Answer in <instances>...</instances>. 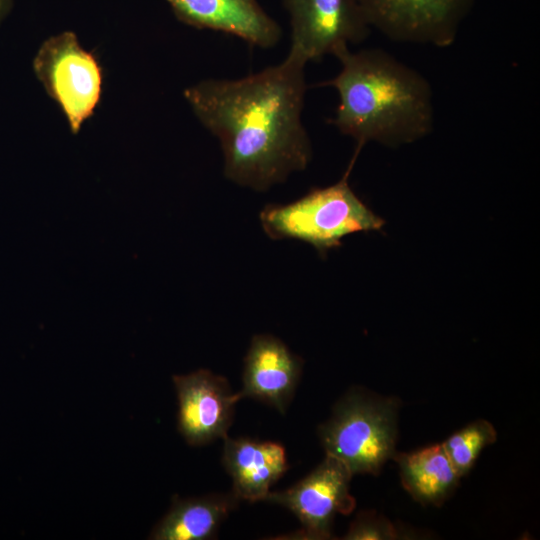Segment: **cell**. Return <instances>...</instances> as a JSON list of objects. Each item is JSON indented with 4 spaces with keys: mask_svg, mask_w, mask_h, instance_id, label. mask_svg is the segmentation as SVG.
<instances>
[{
    "mask_svg": "<svg viewBox=\"0 0 540 540\" xmlns=\"http://www.w3.org/2000/svg\"><path fill=\"white\" fill-rule=\"evenodd\" d=\"M399 533L388 520L373 513L363 512L351 523L343 539L346 540H382L396 539Z\"/></svg>",
    "mask_w": 540,
    "mask_h": 540,
    "instance_id": "obj_16",
    "label": "cell"
},
{
    "mask_svg": "<svg viewBox=\"0 0 540 540\" xmlns=\"http://www.w3.org/2000/svg\"><path fill=\"white\" fill-rule=\"evenodd\" d=\"M13 4L14 0H0V25L10 14Z\"/></svg>",
    "mask_w": 540,
    "mask_h": 540,
    "instance_id": "obj_17",
    "label": "cell"
},
{
    "mask_svg": "<svg viewBox=\"0 0 540 540\" xmlns=\"http://www.w3.org/2000/svg\"><path fill=\"white\" fill-rule=\"evenodd\" d=\"M494 427L486 420H477L450 436L443 444L456 471L462 477L473 466L484 447L496 441Z\"/></svg>",
    "mask_w": 540,
    "mask_h": 540,
    "instance_id": "obj_15",
    "label": "cell"
},
{
    "mask_svg": "<svg viewBox=\"0 0 540 540\" xmlns=\"http://www.w3.org/2000/svg\"><path fill=\"white\" fill-rule=\"evenodd\" d=\"M291 27L289 52L307 63L363 42L370 34L355 0H281Z\"/></svg>",
    "mask_w": 540,
    "mask_h": 540,
    "instance_id": "obj_8",
    "label": "cell"
},
{
    "mask_svg": "<svg viewBox=\"0 0 540 540\" xmlns=\"http://www.w3.org/2000/svg\"><path fill=\"white\" fill-rule=\"evenodd\" d=\"M396 461L405 489L424 504H440L460 478L442 443L398 454Z\"/></svg>",
    "mask_w": 540,
    "mask_h": 540,
    "instance_id": "obj_14",
    "label": "cell"
},
{
    "mask_svg": "<svg viewBox=\"0 0 540 540\" xmlns=\"http://www.w3.org/2000/svg\"><path fill=\"white\" fill-rule=\"evenodd\" d=\"M350 470L337 458L327 455L306 477L292 487L269 492L266 502L283 506L299 520L301 528L286 539L323 540L332 536L338 513L349 514L355 499L349 492Z\"/></svg>",
    "mask_w": 540,
    "mask_h": 540,
    "instance_id": "obj_7",
    "label": "cell"
},
{
    "mask_svg": "<svg viewBox=\"0 0 540 540\" xmlns=\"http://www.w3.org/2000/svg\"><path fill=\"white\" fill-rule=\"evenodd\" d=\"M222 464L239 500L264 501L271 486L288 470L284 446L277 442L225 437Z\"/></svg>",
    "mask_w": 540,
    "mask_h": 540,
    "instance_id": "obj_12",
    "label": "cell"
},
{
    "mask_svg": "<svg viewBox=\"0 0 540 540\" xmlns=\"http://www.w3.org/2000/svg\"><path fill=\"white\" fill-rule=\"evenodd\" d=\"M367 23L390 40L445 48L475 0H355Z\"/></svg>",
    "mask_w": 540,
    "mask_h": 540,
    "instance_id": "obj_6",
    "label": "cell"
},
{
    "mask_svg": "<svg viewBox=\"0 0 540 540\" xmlns=\"http://www.w3.org/2000/svg\"><path fill=\"white\" fill-rule=\"evenodd\" d=\"M176 18L193 28L223 32L268 49L282 29L258 0H166Z\"/></svg>",
    "mask_w": 540,
    "mask_h": 540,
    "instance_id": "obj_10",
    "label": "cell"
},
{
    "mask_svg": "<svg viewBox=\"0 0 540 540\" xmlns=\"http://www.w3.org/2000/svg\"><path fill=\"white\" fill-rule=\"evenodd\" d=\"M32 69L49 97L77 134L97 109L103 87L102 67L73 31L48 37L38 48Z\"/></svg>",
    "mask_w": 540,
    "mask_h": 540,
    "instance_id": "obj_5",
    "label": "cell"
},
{
    "mask_svg": "<svg viewBox=\"0 0 540 540\" xmlns=\"http://www.w3.org/2000/svg\"><path fill=\"white\" fill-rule=\"evenodd\" d=\"M397 405L361 390L340 399L318 434L327 455L354 474H376L395 456Z\"/></svg>",
    "mask_w": 540,
    "mask_h": 540,
    "instance_id": "obj_4",
    "label": "cell"
},
{
    "mask_svg": "<svg viewBox=\"0 0 540 540\" xmlns=\"http://www.w3.org/2000/svg\"><path fill=\"white\" fill-rule=\"evenodd\" d=\"M233 494L215 493L198 497H172L167 513L153 527L151 540H208L238 505Z\"/></svg>",
    "mask_w": 540,
    "mask_h": 540,
    "instance_id": "obj_13",
    "label": "cell"
},
{
    "mask_svg": "<svg viewBox=\"0 0 540 540\" xmlns=\"http://www.w3.org/2000/svg\"><path fill=\"white\" fill-rule=\"evenodd\" d=\"M178 413L177 428L190 446L227 437L241 396L227 379L206 369L172 377Z\"/></svg>",
    "mask_w": 540,
    "mask_h": 540,
    "instance_id": "obj_9",
    "label": "cell"
},
{
    "mask_svg": "<svg viewBox=\"0 0 540 540\" xmlns=\"http://www.w3.org/2000/svg\"><path fill=\"white\" fill-rule=\"evenodd\" d=\"M301 371L302 360L279 338L255 335L244 359L241 399L261 401L284 414L294 397Z\"/></svg>",
    "mask_w": 540,
    "mask_h": 540,
    "instance_id": "obj_11",
    "label": "cell"
},
{
    "mask_svg": "<svg viewBox=\"0 0 540 540\" xmlns=\"http://www.w3.org/2000/svg\"><path fill=\"white\" fill-rule=\"evenodd\" d=\"M307 62L289 52L277 65L239 79H204L183 96L214 135L230 181L266 191L304 170L312 157L302 122Z\"/></svg>",
    "mask_w": 540,
    "mask_h": 540,
    "instance_id": "obj_1",
    "label": "cell"
},
{
    "mask_svg": "<svg viewBox=\"0 0 540 540\" xmlns=\"http://www.w3.org/2000/svg\"><path fill=\"white\" fill-rule=\"evenodd\" d=\"M334 56L341 69L324 83L339 98L330 123L357 142L356 152L371 141L394 147L432 132L433 91L420 72L376 48L346 47Z\"/></svg>",
    "mask_w": 540,
    "mask_h": 540,
    "instance_id": "obj_2",
    "label": "cell"
},
{
    "mask_svg": "<svg viewBox=\"0 0 540 540\" xmlns=\"http://www.w3.org/2000/svg\"><path fill=\"white\" fill-rule=\"evenodd\" d=\"M345 175L335 184L316 188L288 204H270L260 212L263 230L276 240L294 239L312 245L321 255L339 247L345 236L378 231L385 221L351 189Z\"/></svg>",
    "mask_w": 540,
    "mask_h": 540,
    "instance_id": "obj_3",
    "label": "cell"
}]
</instances>
